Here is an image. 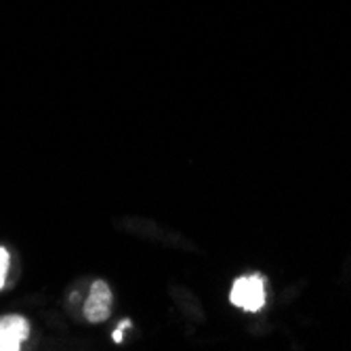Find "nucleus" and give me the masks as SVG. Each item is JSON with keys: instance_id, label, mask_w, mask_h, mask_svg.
I'll list each match as a JSON object with an SVG mask.
<instances>
[{"instance_id": "39448f33", "label": "nucleus", "mask_w": 351, "mask_h": 351, "mask_svg": "<svg viewBox=\"0 0 351 351\" xmlns=\"http://www.w3.org/2000/svg\"><path fill=\"white\" fill-rule=\"evenodd\" d=\"M133 324H131V320H124V322H120L118 326H116V330H114V335H112V339L116 341V343H122V339H124V330L126 328H131Z\"/></svg>"}, {"instance_id": "20e7f679", "label": "nucleus", "mask_w": 351, "mask_h": 351, "mask_svg": "<svg viewBox=\"0 0 351 351\" xmlns=\"http://www.w3.org/2000/svg\"><path fill=\"white\" fill-rule=\"evenodd\" d=\"M7 271H9V252L3 246H0V289L5 286Z\"/></svg>"}, {"instance_id": "7ed1b4c3", "label": "nucleus", "mask_w": 351, "mask_h": 351, "mask_svg": "<svg viewBox=\"0 0 351 351\" xmlns=\"http://www.w3.org/2000/svg\"><path fill=\"white\" fill-rule=\"evenodd\" d=\"M29 337V322L23 315L9 313L0 317V351H19Z\"/></svg>"}, {"instance_id": "f03ea898", "label": "nucleus", "mask_w": 351, "mask_h": 351, "mask_svg": "<svg viewBox=\"0 0 351 351\" xmlns=\"http://www.w3.org/2000/svg\"><path fill=\"white\" fill-rule=\"evenodd\" d=\"M110 311H112V291H110V286L104 280H95L93 286H90V291H88L86 303H84V317L88 322L97 324V322L108 320Z\"/></svg>"}, {"instance_id": "f257e3e1", "label": "nucleus", "mask_w": 351, "mask_h": 351, "mask_svg": "<svg viewBox=\"0 0 351 351\" xmlns=\"http://www.w3.org/2000/svg\"><path fill=\"white\" fill-rule=\"evenodd\" d=\"M232 305L244 309V311H261L265 307V278L261 274H250L242 276L234 282L232 293H230Z\"/></svg>"}]
</instances>
